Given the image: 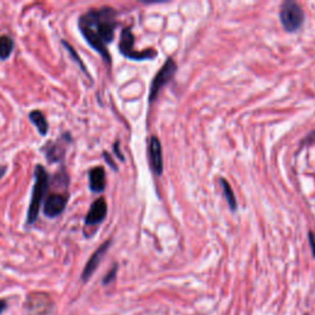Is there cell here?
Here are the masks:
<instances>
[{
	"instance_id": "ac0fdd59",
	"label": "cell",
	"mask_w": 315,
	"mask_h": 315,
	"mask_svg": "<svg viewBox=\"0 0 315 315\" xmlns=\"http://www.w3.org/2000/svg\"><path fill=\"white\" fill-rule=\"evenodd\" d=\"M308 238H309V244H310V249L311 252H313L314 257H315V235L311 232L308 233Z\"/></svg>"
},
{
	"instance_id": "7c38bea8",
	"label": "cell",
	"mask_w": 315,
	"mask_h": 315,
	"mask_svg": "<svg viewBox=\"0 0 315 315\" xmlns=\"http://www.w3.org/2000/svg\"><path fill=\"white\" fill-rule=\"evenodd\" d=\"M89 184L90 190L94 194H100L106 186V174L104 167L96 166L89 171Z\"/></svg>"
},
{
	"instance_id": "9a60e30c",
	"label": "cell",
	"mask_w": 315,
	"mask_h": 315,
	"mask_svg": "<svg viewBox=\"0 0 315 315\" xmlns=\"http://www.w3.org/2000/svg\"><path fill=\"white\" fill-rule=\"evenodd\" d=\"M220 185H222L223 194L224 196H226L227 202H228L229 207H231L232 211H235L238 207V203H237V198H235V195H234V192H233L231 185H229L228 181H227L226 178H220Z\"/></svg>"
},
{
	"instance_id": "ffe728a7",
	"label": "cell",
	"mask_w": 315,
	"mask_h": 315,
	"mask_svg": "<svg viewBox=\"0 0 315 315\" xmlns=\"http://www.w3.org/2000/svg\"><path fill=\"white\" fill-rule=\"evenodd\" d=\"M118 146H120V142L117 141V142H116V143H115V147H113V149H115V153L118 155V158H120L121 160H124L123 154H122V153L120 152V148H118Z\"/></svg>"
},
{
	"instance_id": "8fae6325",
	"label": "cell",
	"mask_w": 315,
	"mask_h": 315,
	"mask_svg": "<svg viewBox=\"0 0 315 315\" xmlns=\"http://www.w3.org/2000/svg\"><path fill=\"white\" fill-rule=\"evenodd\" d=\"M149 158L152 169L155 174L161 175L164 170L163 154H161V144L157 137H152L149 141Z\"/></svg>"
},
{
	"instance_id": "52a82bcc",
	"label": "cell",
	"mask_w": 315,
	"mask_h": 315,
	"mask_svg": "<svg viewBox=\"0 0 315 315\" xmlns=\"http://www.w3.org/2000/svg\"><path fill=\"white\" fill-rule=\"evenodd\" d=\"M107 214V203L105 198H99L92 204L86 217H85V228H95L104 222Z\"/></svg>"
},
{
	"instance_id": "d6986e66",
	"label": "cell",
	"mask_w": 315,
	"mask_h": 315,
	"mask_svg": "<svg viewBox=\"0 0 315 315\" xmlns=\"http://www.w3.org/2000/svg\"><path fill=\"white\" fill-rule=\"evenodd\" d=\"M314 141H315V132L310 133V134H309V136H306L304 141L302 142V146H303V144H305V143H313Z\"/></svg>"
},
{
	"instance_id": "e0dca14e",
	"label": "cell",
	"mask_w": 315,
	"mask_h": 315,
	"mask_svg": "<svg viewBox=\"0 0 315 315\" xmlns=\"http://www.w3.org/2000/svg\"><path fill=\"white\" fill-rule=\"evenodd\" d=\"M116 274H117V265H115L112 267V269L111 271L109 272V274L106 275V276L104 277V281H102V283H104L105 286L106 285H109V283H111L113 280H115L116 278Z\"/></svg>"
},
{
	"instance_id": "2e32d148",
	"label": "cell",
	"mask_w": 315,
	"mask_h": 315,
	"mask_svg": "<svg viewBox=\"0 0 315 315\" xmlns=\"http://www.w3.org/2000/svg\"><path fill=\"white\" fill-rule=\"evenodd\" d=\"M63 44H64V46H65V48H67V51H68V52H69V53H70V55H72V57H73V58H74V61L76 62V63H78L79 65H80V69H81V70H83V72L85 73V74H86V75H87V76H89V78H90L89 73H87V72H86V68H85V65L83 64V62H81L80 57H79L78 55H76V52H75V51H74V48H73L72 46H70V44H68V43H67V42H65V41H63Z\"/></svg>"
},
{
	"instance_id": "9c48e42d",
	"label": "cell",
	"mask_w": 315,
	"mask_h": 315,
	"mask_svg": "<svg viewBox=\"0 0 315 315\" xmlns=\"http://www.w3.org/2000/svg\"><path fill=\"white\" fill-rule=\"evenodd\" d=\"M68 203V195L51 194L47 196L43 204V213L48 218L58 217L64 211Z\"/></svg>"
},
{
	"instance_id": "7402d4cb",
	"label": "cell",
	"mask_w": 315,
	"mask_h": 315,
	"mask_svg": "<svg viewBox=\"0 0 315 315\" xmlns=\"http://www.w3.org/2000/svg\"><path fill=\"white\" fill-rule=\"evenodd\" d=\"M7 306H8V303H7V300H4V299H0V314L3 313V311L5 310V309H7Z\"/></svg>"
},
{
	"instance_id": "7a4b0ae2",
	"label": "cell",
	"mask_w": 315,
	"mask_h": 315,
	"mask_svg": "<svg viewBox=\"0 0 315 315\" xmlns=\"http://www.w3.org/2000/svg\"><path fill=\"white\" fill-rule=\"evenodd\" d=\"M48 185H50V176L42 165H36L35 167V185L32 189V195H31V202L28 206L26 224L32 226L37 220L39 208H41L42 202L46 197L48 191Z\"/></svg>"
},
{
	"instance_id": "44dd1931",
	"label": "cell",
	"mask_w": 315,
	"mask_h": 315,
	"mask_svg": "<svg viewBox=\"0 0 315 315\" xmlns=\"http://www.w3.org/2000/svg\"><path fill=\"white\" fill-rule=\"evenodd\" d=\"M104 157H105V159H106V161H107V163H109V164H110V165H111V167H112V169H115V170H116V169H117V167H116V164H115V163H113V161H112V159H111V157H110V155H109V154H107V153H106V152H105V153H104Z\"/></svg>"
},
{
	"instance_id": "5b68a950",
	"label": "cell",
	"mask_w": 315,
	"mask_h": 315,
	"mask_svg": "<svg viewBox=\"0 0 315 315\" xmlns=\"http://www.w3.org/2000/svg\"><path fill=\"white\" fill-rule=\"evenodd\" d=\"M177 65L175 63V61L172 58L166 59V62L164 63L161 69L159 70L155 75V78L153 79L152 86H150V93H149V101L153 102L157 99L158 94L160 93V90L163 89V86L169 83L172 78H174L175 73H176Z\"/></svg>"
},
{
	"instance_id": "3957f363",
	"label": "cell",
	"mask_w": 315,
	"mask_h": 315,
	"mask_svg": "<svg viewBox=\"0 0 315 315\" xmlns=\"http://www.w3.org/2000/svg\"><path fill=\"white\" fill-rule=\"evenodd\" d=\"M280 19L282 22L283 27L288 32H294L298 28L303 25L304 21V11L300 8L299 4L296 2H285L281 7L280 10Z\"/></svg>"
},
{
	"instance_id": "30bf717a",
	"label": "cell",
	"mask_w": 315,
	"mask_h": 315,
	"mask_svg": "<svg viewBox=\"0 0 315 315\" xmlns=\"http://www.w3.org/2000/svg\"><path fill=\"white\" fill-rule=\"evenodd\" d=\"M110 245H111V240L105 241L101 246H99L98 250L92 255V257H90L89 261L86 262V265H85V267L83 269V274H81V281H83V282H87V281L92 278L94 272L96 271V268H98L99 265H100L101 260L104 259L106 251L109 250Z\"/></svg>"
},
{
	"instance_id": "4fadbf2b",
	"label": "cell",
	"mask_w": 315,
	"mask_h": 315,
	"mask_svg": "<svg viewBox=\"0 0 315 315\" xmlns=\"http://www.w3.org/2000/svg\"><path fill=\"white\" fill-rule=\"evenodd\" d=\"M28 118H30V121L32 122L36 127H37L39 134L41 136L47 134L48 122L46 120V117H44L43 113L39 111V110H33V111H31L30 115H28Z\"/></svg>"
},
{
	"instance_id": "603a6c76",
	"label": "cell",
	"mask_w": 315,
	"mask_h": 315,
	"mask_svg": "<svg viewBox=\"0 0 315 315\" xmlns=\"http://www.w3.org/2000/svg\"><path fill=\"white\" fill-rule=\"evenodd\" d=\"M7 170H8L7 166H0V178L4 176L5 172H7Z\"/></svg>"
},
{
	"instance_id": "ba28073f",
	"label": "cell",
	"mask_w": 315,
	"mask_h": 315,
	"mask_svg": "<svg viewBox=\"0 0 315 315\" xmlns=\"http://www.w3.org/2000/svg\"><path fill=\"white\" fill-rule=\"evenodd\" d=\"M52 302L46 294L36 293L27 298L26 309L28 315H48L51 311Z\"/></svg>"
},
{
	"instance_id": "6da1fadb",
	"label": "cell",
	"mask_w": 315,
	"mask_h": 315,
	"mask_svg": "<svg viewBox=\"0 0 315 315\" xmlns=\"http://www.w3.org/2000/svg\"><path fill=\"white\" fill-rule=\"evenodd\" d=\"M117 13L110 7H104L100 9H92L79 18L78 25L83 37L96 52L101 55L105 62L111 63L107 46L112 42L115 36V30L118 22Z\"/></svg>"
},
{
	"instance_id": "8992f818",
	"label": "cell",
	"mask_w": 315,
	"mask_h": 315,
	"mask_svg": "<svg viewBox=\"0 0 315 315\" xmlns=\"http://www.w3.org/2000/svg\"><path fill=\"white\" fill-rule=\"evenodd\" d=\"M72 138H70L69 133H64L61 137L55 142H47L42 148V152L46 154L47 160L51 164L58 163V161L63 160L65 153H67V147L70 143Z\"/></svg>"
},
{
	"instance_id": "277c9868",
	"label": "cell",
	"mask_w": 315,
	"mask_h": 315,
	"mask_svg": "<svg viewBox=\"0 0 315 315\" xmlns=\"http://www.w3.org/2000/svg\"><path fill=\"white\" fill-rule=\"evenodd\" d=\"M120 52L124 57L129 59H134V61H142V59H150L153 57L157 56V52L152 48L143 51V52H138L134 50V36H133L132 31L129 27H126L122 30L121 32V39H120Z\"/></svg>"
},
{
	"instance_id": "5bb4252c",
	"label": "cell",
	"mask_w": 315,
	"mask_h": 315,
	"mask_svg": "<svg viewBox=\"0 0 315 315\" xmlns=\"http://www.w3.org/2000/svg\"><path fill=\"white\" fill-rule=\"evenodd\" d=\"M14 50V41L13 38L7 35L0 36V59L5 61L10 57Z\"/></svg>"
}]
</instances>
